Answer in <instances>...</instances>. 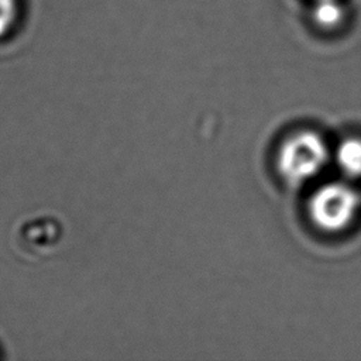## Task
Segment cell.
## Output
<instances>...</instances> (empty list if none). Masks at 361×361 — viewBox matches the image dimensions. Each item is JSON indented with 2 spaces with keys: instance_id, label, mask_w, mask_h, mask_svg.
Listing matches in <instances>:
<instances>
[{
  "instance_id": "cell-1",
  "label": "cell",
  "mask_w": 361,
  "mask_h": 361,
  "mask_svg": "<svg viewBox=\"0 0 361 361\" xmlns=\"http://www.w3.org/2000/svg\"><path fill=\"white\" fill-rule=\"evenodd\" d=\"M329 158L323 138L312 131H300L283 141L278 152V169L289 183H303L317 175Z\"/></svg>"
},
{
  "instance_id": "cell-3",
  "label": "cell",
  "mask_w": 361,
  "mask_h": 361,
  "mask_svg": "<svg viewBox=\"0 0 361 361\" xmlns=\"http://www.w3.org/2000/svg\"><path fill=\"white\" fill-rule=\"evenodd\" d=\"M336 161L347 176H361V138H347L340 142L336 149Z\"/></svg>"
},
{
  "instance_id": "cell-2",
  "label": "cell",
  "mask_w": 361,
  "mask_h": 361,
  "mask_svg": "<svg viewBox=\"0 0 361 361\" xmlns=\"http://www.w3.org/2000/svg\"><path fill=\"white\" fill-rule=\"evenodd\" d=\"M360 206L357 192L345 183L334 182L319 188L309 203L313 223L324 231H340L354 219Z\"/></svg>"
},
{
  "instance_id": "cell-4",
  "label": "cell",
  "mask_w": 361,
  "mask_h": 361,
  "mask_svg": "<svg viewBox=\"0 0 361 361\" xmlns=\"http://www.w3.org/2000/svg\"><path fill=\"white\" fill-rule=\"evenodd\" d=\"M17 17V0H0V38L13 27Z\"/></svg>"
}]
</instances>
